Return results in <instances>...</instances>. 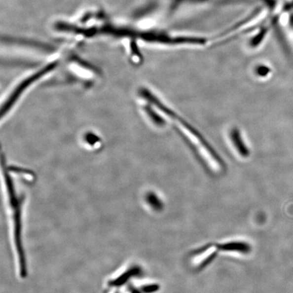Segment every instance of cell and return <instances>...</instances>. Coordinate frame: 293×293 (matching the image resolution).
I'll return each mask as SVG.
<instances>
[{"label":"cell","instance_id":"2","mask_svg":"<svg viewBox=\"0 0 293 293\" xmlns=\"http://www.w3.org/2000/svg\"><path fill=\"white\" fill-rule=\"evenodd\" d=\"M258 73L260 75H267V73L270 72L269 69L267 68V67H262L259 69V70L258 71Z\"/></svg>","mask_w":293,"mask_h":293},{"label":"cell","instance_id":"1","mask_svg":"<svg viewBox=\"0 0 293 293\" xmlns=\"http://www.w3.org/2000/svg\"><path fill=\"white\" fill-rule=\"evenodd\" d=\"M224 251H234V252L247 253L249 251V246L242 242H231L222 246Z\"/></svg>","mask_w":293,"mask_h":293}]
</instances>
